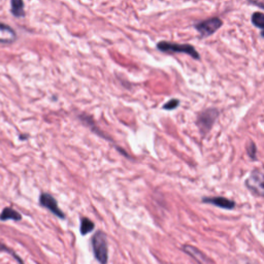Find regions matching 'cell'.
<instances>
[{"instance_id":"obj_3","label":"cell","mask_w":264,"mask_h":264,"mask_svg":"<svg viewBox=\"0 0 264 264\" xmlns=\"http://www.w3.org/2000/svg\"><path fill=\"white\" fill-rule=\"evenodd\" d=\"M219 116L217 109H207L197 117V126L202 134H206L212 129L215 121Z\"/></svg>"},{"instance_id":"obj_16","label":"cell","mask_w":264,"mask_h":264,"mask_svg":"<svg viewBox=\"0 0 264 264\" xmlns=\"http://www.w3.org/2000/svg\"><path fill=\"white\" fill-rule=\"evenodd\" d=\"M0 251H7V253H9L10 255H12V256H14L15 258H17V260L21 263V264H23V261H22V259H20L15 253H14V251H11V250H8L5 246H3L2 244H0Z\"/></svg>"},{"instance_id":"obj_13","label":"cell","mask_w":264,"mask_h":264,"mask_svg":"<svg viewBox=\"0 0 264 264\" xmlns=\"http://www.w3.org/2000/svg\"><path fill=\"white\" fill-rule=\"evenodd\" d=\"M252 23L256 27L264 29V14H262V12H254L252 16Z\"/></svg>"},{"instance_id":"obj_9","label":"cell","mask_w":264,"mask_h":264,"mask_svg":"<svg viewBox=\"0 0 264 264\" xmlns=\"http://www.w3.org/2000/svg\"><path fill=\"white\" fill-rule=\"evenodd\" d=\"M202 201L204 203H210L214 204L218 207L225 208V209H232L235 206V203L233 200L227 199L225 197H207L203 198Z\"/></svg>"},{"instance_id":"obj_2","label":"cell","mask_w":264,"mask_h":264,"mask_svg":"<svg viewBox=\"0 0 264 264\" xmlns=\"http://www.w3.org/2000/svg\"><path fill=\"white\" fill-rule=\"evenodd\" d=\"M157 49L164 52V53H184V54L190 55L193 59L199 60L200 56L198 54L195 48L191 45H180V44H173L168 42H160L157 44Z\"/></svg>"},{"instance_id":"obj_18","label":"cell","mask_w":264,"mask_h":264,"mask_svg":"<svg viewBox=\"0 0 264 264\" xmlns=\"http://www.w3.org/2000/svg\"><path fill=\"white\" fill-rule=\"evenodd\" d=\"M261 35L264 37V29H263V31H262V33H261Z\"/></svg>"},{"instance_id":"obj_17","label":"cell","mask_w":264,"mask_h":264,"mask_svg":"<svg viewBox=\"0 0 264 264\" xmlns=\"http://www.w3.org/2000/svg\"><path fill=\"white\" fill-rule=\"evenodd\" d=\"M237 263L239 264H258L257 262L253 261L252 259H250V258H247V257L239 258V260H237Z\"/></svg>"},{"instance_id":"obj_10","label":"cell","mask_w":264,"mask_h":264,"mask_svg":"<svg viewBox=\"0 0 264 264\" xmlns=\"http://www.w3.org/2000/svg\"><path fill=\"white\" fill-rule=\"evenodd\" d=\"M10 11L16 18L25 17L23 0H10Z\"/></svg>"},{"instance_id":"obj_15","label":"cell","mask_w":264,"mask_h":264,"mask_svg":"<svg viewBox=\"0 0 264 264\" xmlns=\"http://www.w3.org/2000/svg\"><path fill=\"white\" fill-rule=\"evenodd\" d=\"M179 104H180V101L178 99H171L163 105V109L166 111H173L179 107Z\"/></svg>"},{"instance_id":"obj_6","label":"cell","mask_w":264,"mask_h":264,"mask_svg":"<svg viewBox=\"0 0 264 264\" xmlns=\"http://www.w3.org/2000/svg\"><path fill=\"white\" fill-rule=\"evenodd\" d=\"M39 202H41V205L50 209L51 212L56 215L58 218L60 219H64L65 216L62 213V210H60V208L58 207L57 201L54 197L52 195H50L49 193H43L41 195V198H39Z\"/></svg>"},{"instance_id":"obj_11","label":"cell","mask_w":264,"mask_h":264,"mask_svg":"<svg viewBox=\"0 0 264 264\" xmlns=\"http://www.w3.org/2000/svg\"><path fill=\"white\" fill-rule=\"evenodd\" d=\"M22 219V216L15 210L14 208L5 207L0 214V220L1 221H7V220H14V221H20Z\"/></svg>"},{"instance_id":"obj_12","label":"cell","mask_w":264,"mask_h":264,"mask_svg":"<svg viewBox=\"0 0 264 264\" xmlns=\"http://www.w3.org/2000/svg\"><path fill=\"white\" fill-rule=\"evenodd\" d=\"M94 230V223L88 218H83L81 221V233L83 235L90 233Z\"/></svg>"},{"instance_id":"obj_4","label":"cell","mask_w":264,"mask_h":264,"mask_svg":"<svg viewBox=\"0 0 264 264\" xmlns=\"http://www.w3.org/2000/svg\"><path fill=\"white\" fill-rule=\"evenodd\" d=\"M247 188L257 196L264 197V174L254 170L246 180Z\"/></svg>"},{"instance_id":"obj_5","label":"cell","mask_w":264,"mask_h":264,"mask_svg":"<svg viewBox=\"0 0 264 264\" xmlns=\"http://www.w3.org/2000/svg\"><path fill=\"white\" fill-rule=\"evenodd\" d=\"M223 25V22L220 18H210L207 20H204L202 22L197 23L195 25V28L196 30L200 33V35L202 37L205 36H209L214 34L217 30H219Z\"/></svg>"},{"instance_id":"obj_7","label":"cell","mask_w":264,"mask_h":264,"mask_svg":"<svg viewBox=\"0 0 264 264\" xmlns=\"http://www.w3.org/2000/svg\"><path fill=\"white\" fill-rule=\"evenodd\" d=\"M183 251L189 256H191L193 259H195L199 264H214L213 261L210 260L206 255H204L200 250H198L197 248L193 246L185 245L183 247Z\"/></svg>"},{"instance_id":"obj_1","label":"cell","mask_w":264,"mask_h":264,"mask_svg":"<svg viewBox=\"0 0 264 264\" xmlns=\"http://www.w3.org/2000/svg\"><path fill=\"white\" fill-rule=\"evenodd\" d=\"M92 246H93L94 255L96 259L101 264H107L109 259V250L107 236L101 231L96 232V234L92 239Z\"/></svg>"},{"instance_id":"obj_14","label":"cell","mask_w":264,"mask_h":264,"mask_svg":"<svg viewBox=\"0 0 264 264\" xmlns=\"http://www.w3.org/2000/svg\"><path fill=\"white\" fill-rule=\"evenodd\" d=\"M247 152L249 157L251 158L252 160H256L257 159V148L255 146V143L251 141L250 144L247 146Z\"/></svg>"},{"instance_id":"obj_8","label":"cell","mask_w":264,"mask_h":264,"mask_svg":"<svg viewBox=\"0 0 264 264\" xmlns=\"http://www.w3.org/2000/svg\"><path fill=\"white\" fill-rule=\"evenodd\" d=\"M17 39L16 31L8 25L0 23V44L10 45Z\"/></svg>"}]
</instances>
